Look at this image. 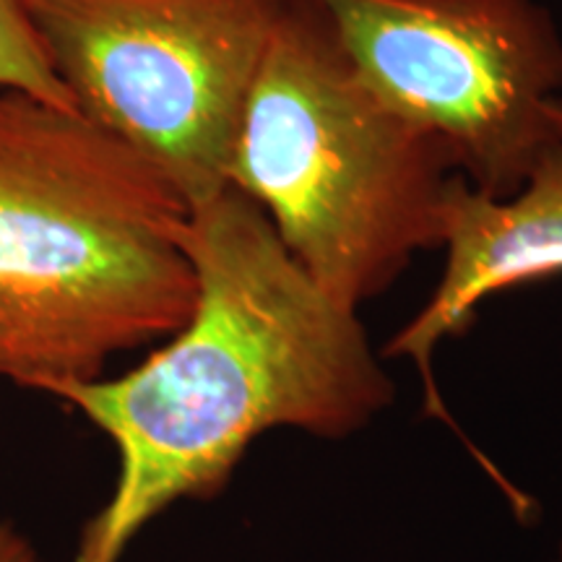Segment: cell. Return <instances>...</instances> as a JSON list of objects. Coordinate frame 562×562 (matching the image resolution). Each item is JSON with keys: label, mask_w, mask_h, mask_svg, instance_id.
<instances>
[{"label": "cell", "mask_w": 562, "mask_h": 562, "mask_svg": "<svg viewBox=\"0 0 562 562\" xmlns=\"http://www.w3.org/2000/svg\"><path fill=\"white\" fill-rule=\"evenodd\" d=\"M76 110L188 209L227 188L277 0H24Z\"/></svg>", "instance_id": "277c9868"}, {"label": "cell", "mask_w": 562, "mask_h": 562, "mask_svg": "<svg viewBox=\"0 0 562 562\" xmlns=\"http://www.w3.org/2000/svg\"><path fill=\"white\" fill-rule=\"evenodd\" d=\"M560 560H562V544H560Z\"/></svg>", "instance_id": "30bf717a"}, {"label": "cell", "mask_w": 562, "mask_h": 562, "mask_svg": "<svg viewBox=\"0 0 562 562\" xmlns=\"http://www.w3.org/2000/svg\"><path fill=\"white\" fill-rule=\"evenodd\" d=\"M349 66L438 136L476 191L516 193L554 136L562 32L542 0H313Z\"/></svg>", "instance_id": "5b68a950"}, {"label": "cell", "mask_w": 562, "mask_h": 562, "mask_svg": "<svg viewBox=\"0 0 562 562\" xmlns=\"http://www.w3.org/2000/svg\"><path fill=\"white\" fill-rule=\"evenodd\" d=\"M440 248L446 269L438 286L385 347L389 357L417 364L432 412H442L432 383L435 349L467 334L492 294L562 273V140H552L521 188L503 199L456 175L442 206Z\"/></svg>", "instance_id": "8992f818"}, {"label": "cell", "mask_w": 562, "mask_h": 562, "mask_svg": "<svg viewBox=\"0 0 562 562\" xmlns=\"http://www.w3.org/2000/svg\"><path fill=\"white\" fill-rule=\"evenodd\" d=\"M0 91H24L55 108L79 112L55 74L24 0H0Z\"/></svg>", "instance_id": "52a82bcc"}, {"label": "cell", "mask_w": 562, "mask_h": 562, "mask_svg": "<svg viewBox=\"0 0 562 562\" xmlns=\"http://www.w3.org/2000/svg\"><path fill=\"white\" fill-rule=\"evenodd\" d=\"M188 203L81 112L0 91V378L45 393L193 311Z\"/></svg>", "instance_id": "7a4b0ae2"}, {"label": "cell", "mask_w": 562, "mask_h": 562, "mask_svg": "<svg viewBox=\"0 0 562 562\" xmlns=\"http://www.w3.org/2000/svg\"><path fill=\"white\" fill-rule=\"evenodd\" d=\"M178 243L195 271L180 331L123 375L45 391L117 451L110 501L70 562H121L159 513L214 497L273 427L347 438L393 398L360 313L315 284L240 191L188 209Z\"/></svg>", "instance_id": "6da1fadb"}, {"label": "cell", "mask_w": 562, "mask_h": 562, "mask_svg": "<svg viewBox=\"0 0 562 562\" xmlns=\"http://www.w3.org/2000/svg\"><path fill=\"white\" fill-rule=\"evenodd\" d=\"M456 175L453 151L357 76L313 0H277L227 186L328 297L360 313L440 248Z\"/></svg>", "instance_id": "3957f363"}, {"label": "cell", "mask_w": 562, "mask_h": 562, "mask_svg": "<svg viewBox=\"0 0 562 562\" xmlns=\"http://www.w3.org/2000/svg\"><path fill=\"white\" fill-rule=\"evenodd\" d=\"M0 562H42L30 539L3 518H0Z\"/></svg>", "instance_id": "ba28073f"}, {"label": "cell", "mask_w": 562, "mask_h": 562, "mask_svg": "<svg viewBox=\"0 0 562 562\" xmlns=\"http://www.w3.org/2000/svg\"><path fill=\"white\" fill-rule=\"evenodd\" d=\"M547 121H550L554 136L562 140V97L547 104Z\"/></svg>", "instance_id": "9c48e42d"}]
</instances>
